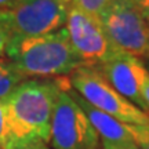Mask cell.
Instances as JSON below:
<instances>
[{"label":"cell","mask_w":149,"mask_h":149,"mask_svg":"<svg viewBox=\"0 0 149 149\" xmlns=\"http://www.w3.org/2000/svg\"><path fill=\"white\" fill-rule=\"evenodd\" d=\"M69 77L26 79L4 100L8 127L7 149L32 141H50L51 119L59 91Z\"/></svg>","instance_id":"1"},{"label":"cell","mask_w":149,"mask_h":149,"mask_svg":"<svg viewBox=\"0 0 149 149\" xmlns=\"http://www.w3.org/2000/svg\"><path fill=\"white\" fill-rule=\"evenodd\" d=\"M6 55L25 79H54L83 65L65 28L40 36H13Z\"/></svg>","instance_id":"2"},{"label":"cell","mask_w":149,"mask_h":149,"mask_svg":"<svg viewBox=\"0 0 149 149\" xmlns=\"http://www.w3.org/2000/svg\"><path fill=\"white\" fill-rule=\"evenodd\" d=\"M100 22L120 51L149 58V19L138 0H111Z\"/></svg>","instance_id":"3"},{"label":"cell","mask_w":149,"mask_h":149,"mask_svg":"<svg viewBox=\"0 0 149 149\" xmlns=\"http://www.w3.org/2000/svg\"><path fill=\"white\" fill-rule=\"evenodd\" d=\"M70 87L90 105L127 124L149 126V113L119 94L94 66L81 65L70 73Z\"/></svg>","instance_id":"4"},{"label":"cell","mask_w":149,"mask_h":149,"mask_svg":"<svg viewBox=\"0 0 149 149\" xmlns=\"http://www.w3.org/2000/svg\"><path fill=\"white\" fill-rule=\"evenodd\" d=\"M70 84L59 91L51 119L53 149H101L100 135L73 98Z\"/></svg>","instance_id":"5"},{"label":"cell","mask_w":149,"mask_h":149,"mask_svg":"<svg viewBox=\"0 0 149 149\" xmlns=\"http://www.w3.org/2000/svg\"><path fill=\"white\" fill-rule=\"evenodd\" d=\"M72 0H21L3 10L13 36H40L65 28Z\"/></svg>","instance_id":"6"},{"label":"cell","mask_w":149,"mask_h":149,"mask_svg":"<svg viewBox=\"0 0 149 149\" xmlns=\"http://www.w3.org/2000/svg\"><path fill=\"white\" fill-rule=\"evenodd\" d=\"M65 29L74 53L86 66H97L123 53L108 39L100 19L73 6L69 10Z\"/></svg>","instance_id":"7"},{"label":"cell","mask_w":149,"mask_h":149,"mask_svg":"<svg viewBox=\"0 0 149 149\" xmlns=\"http://www.w3.org/2000/svg\"><path fill=\"white\" fill-rule=\"evenodd\" d=\"M107 79V81L135 107L149 113L142 98V84L148 69L141 58L122 53L104 64L94 66Z\"/></svg>","instance_id":"8"},{"label":"cell","mask_w":149,"mask_h":149,"mask_svg":"<svg viewBox=\"0 0 149 149\" xmlns=\"http://www.w3.org/2000/svg\"><path fill=\"white\" fill-rule=\"evenodd\" d=\"M70 93L76 100V102L79 104V107L86 113V116L88 117L93 127L95 128V131L98 133L102 148L126 144H137L138 126L123 123L115 119V117L101 112L100 109L90 105L87 101H84L73 88H70Z\"/></svg>","instance_id":"9"},{"label":"cell","mask_w":149,"mask_h":149,"mask_svg":"<svg viewBox=\"0 0 149 149\" xmlns=\"http://www.w3.org/2000/svg\"><path fill=\"white\" fill-rule=\"evenodd\" d=\"M14 64L7 57H0V100L4 101L22 81H25Z\"/></svg>","instance_id":"10"},{"label":"cell","mask_w":149,"mask_h":149,"mask_svg":"<svg viewBox=\"0 0 149 149\" xmlns=\"http://www.w3.org/2000/svg\"><path fill=\"white\" fill-rule=\"evenodd\" d=\"M109 1L111 0H72V6L84 11L86 14L100 19V17L107 8Z\"/></svg>","instance_id":"11"},{"label":"cell","mask_w":149,"mask_h":149,"mask_svg":"<svg viewBox=\"0 0 149 149\" xmlns=\"http://www.w3.org/2000/svg\"><path fill=\"white\" fill-rule=\"evenodd\" d=\"M7 145H8V127H7L6 104L0 100V148L7 149Z\"/></svg>","instance_id":"12"},{"label":"cell","mask_w":149,"mask_h":149,"mask_svg":"<svg viewBox=\"0 0 149 149\" xmlns=\"http://www.w3.org/2000/svg\"><path fill=\"white\" fill-rule=\"evenodd\" d=\"M11 37H13V33L6 22L4 13L3 10H0V57L6 54V48H7V44L11 40Z\"/></svg>","instance_id":"13"},{"label":"cell","mask_w":149,"mask_h":149,"mask_svg":"<svg viewBox=\"0 0 149 149\" xmlns=\"http://www.w3.org/2000/svg\"><path fill=\"white\" fill-rule=\"evenodd\" d=\"M137 145L139 149H149V126H138Z\"/></svg>","instance_id":"14"},{"label":"cell","mask_w":149,"mask_h":149,"mask_svg":"<svg viewBox=\"0 0 149 149\" xmlns=\"http://www.w3.org/2000/svg\"><path fill=\"white\" fill-rule=\"evenodd\" d=\"M17 149H51V148L44 141H32V142H28V144L18 146Z\"/></svg>","instance_id":"15"},{"label":"cell","mask_w":149,"mask_h":149,"mask_svg":"<svg viewBox=\"0 0 149 149\" xmlns=\"http://www.w3.org/2000/svg\"><path fill=\"white\" fill-rule=\"evenodd\" d=\"M142 98H144L145 104H146V108H148V111H149V72L144 80V84H142Z\"/></svg>","instance_id":"16"},{"label":"cell","mask_w":149,"mask_h":149,"mask_svg":"<svg viewBox=\"0 0 149 149\" xmlns=\"http://www.w3.org/2000/svg\"><path fill=\"white\" fill-rule=\"evenodd\" d=\"M21 0H0V10H10Z\"/></svg>","instance_id":"17"},{"label":"cell","mask_w":149,"mask_h":149,"mask_svg":"<svg viewBox=\"0 0 149 149\" xmlns=\"http://www.w3.org/2000/svg\"><path fill=\"white\" fill-rule=\"evenodd\" d=\"M102 149H139L137 144H126V145H116V146H105Z\"/></svg>","instance_id":"18"},{"label":"cell","mask_w":149,"mask_h":149,"mask_svg":"<svg viewBox=\"0 0 149 149\" xmlns=\"http://www.w3.org/2000/svg\"><path fill=\"white\" fill-rule=\"evenodd\" d=\"M138 1H139V4H141V7L144 8L145 14H146V17H148V19H149V0H138Z\"/></svg>","instance_id":"19"},{"label":"cell","mask_w":149,"mask_h":149,"mask_svg":"<svg viewBox=\"0 0 149 149\" xmlns=\"http://www.w3.org/2000/svg\"><path fill=\"white\" fill-rule=\"evenodd\" d=\"M146 69H148V72H149V58H148V64H146Z\"/></svg>","instance_id":"20"},{"label":"cell","mask_w":149,"mask_h":149,"mask_svg":"<svg viewBox=\"0 0 149 149\" xmlns=\"http://www.w3.org/2000/svg\"><path fill=\"white\" fill-rule=\"evenodd\" d=\"M0 149H1V148H0Z\"/></svg>","instance_id":"21"}]
</instances>
